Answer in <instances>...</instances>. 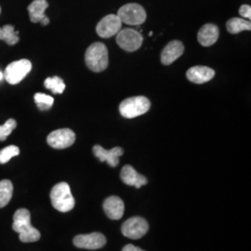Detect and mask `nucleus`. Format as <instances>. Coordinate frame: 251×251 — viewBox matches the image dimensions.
Returning <instances> with one entry per match:
<instances>
[{
  "mask_svg": "<svg viewBox=\"0 0 251 251\" xmlns=\"http://www.w3.org/2000/svg\"><path fill=\"white\" fill-rule=\"evenodd\" d=\"M47 142L54 149H65L75 144V134L70 128L57 129L48 136Z\"/></svg>",
  "mask_w": 251,
  "mask_h": 251,
  "instance_id": "obj_9",
  "label": "nucleus"
},
{
  "mask_svg": "<svg viewBox=\"0 0 251 251\" xmlns=\"http://www.w3.org/2000/svg\"><path fill=\"white\" fill-rule=\"evenodd\" d=\"M144 38L134 29L126 28L120 30L117 35V43L121 49L126 51L138 50L143 44Z\"/></svg>",
  "mask_w": 251,
  "mask_h": 251,
  "instance_id": "obj_7",
  "label": "nucleus"
},
{
  "mask_svg": "<svg viewBox=\"0 0 251 251\" xmlns=\"http://www.w3.org/2000/svg\"><path fill=\"white\" fill-rule=\"evenodd\" d=\"M34 99H35V102H36L37 107L39 108V110H41V111L50 110L53 105V98L50 95L44 94V93H40V92L36 93L34 96Z\"/></svg>",
  "mask_w": 251,
  "mask_h": 251,
  "instance_id": "obj_23",
  "label": "nucleus"
},
{
  "mask_svg": "<svg viewBox=\"0 0 251 251\" xmlns=\"http://www.w3.org/2000/svg\"><path fill=\"white\" fill-rule=\"evenodd\" d=\"M40 23H41V25H42L46 26V25H48L50 24V19L48 18V17L46 16L45 18L43 19Z\"/></svg>",
  "mask_w": 251,
  "mask_h": 251,
  "instance_id": "obj_28",
  "label": "nucleus"
},
{
  "mask_svg": "<svg viewBox=\"0 0 251 251\" xmlns=\"http://www.w3.org/2000/svg\"><path fill=\"white\" fill-rule=\"evenodd\" d=\"M46 89L51 90L54 94H62L65 90V84L59 76L48 77L44 82Z\"/></svg>",
  "mask_w": 251,
  "mask_h": 251,
  "instance_id": "obj_22",
  "label": "nucleus"
},
{
  "mask_svg": "<svg viewBox=\"0 0 251 251\" xmlns=\"http://www.w3.org/2000/svg\"><path fill=\"white\" fill-rule=\"evenodd\" d=\"M122 251H144V250H142V249H140V248H138V247H136L134 245H131V244H128V245H126L125 246L124 248H123V250Z\"/></svg>",
  "mask_w": 251,
  "mask_h": 251,
  "instance_id": "obj_27",
  "label": "nucleus"
},
{
  "mask_svg": "<svg viewBox=\"0 0 251 251\" xmlns=\"http://www.w3.org/2000/svg\"><path fill=\"white\" fill-rule=\"evenodd\" d=\"M50 200L54 208L60 212L72 210L75 204L70 186L66 182H60L54 186L50 192Z\"/></svg>",
  "mask_w": 251,
  "mask_h": 251,
  "instance_id": "obj_3",
  "label": "nucleus"
},
{
  "mask_svg": "<svg viewBox=\"0 0 251 251\" xmlns=\"http://www.w3.org/2000/svg\"><path fill=\"white\" fill-rule=\"evenodd\" d=\"M85 61L88 68L95 73L104 71L108 67V50L106 46L100 42L90 45L86 54Z\"/></svg>",
  "mask_w": 251,
  "mask_h": 251,
  "instance_id": "obj_2",
  "label": "nucleus"
},
{
  "mask_svg": "<svg viewBox=\"0 0 251 251\" xmlns=\"http://www.w3.org/2000/svg\"><path fill=\"white\" fill-rule=\"evenodd\" d=\"M3 77H4V75H3V73L0 72V81L3 79Z\"/></svg>",
  "mask_w": 251,
  "mask_h": 251,
  "instance_id": "obj_29",
  "label": "nucleus"
},
{
  "mask_svg": "<svg viewBox=\"0 0 251 251\" xmlns=\"http://www.w3.org/2000/svg\"><path fill=\"white\" fill-rule=\"evenodd\" d=\"M13 195V185L9 179L0 180V208L7 206Z\"/></svg>",
  "mask_w": 251,
  "mask_h": 251,
  "instance_id": "obj_20",
  "label": "nucleus"
},
{
  "mask_svg": "<svg viewBox=\"0 0 251 251\" xmlns=\"http://www.w3.org/2000/svg\"><path fill=\"white\" fill-rule=\"evenodd\" d=\"M149 230L147 221L142 217H132L126 220L121 227L123 235L130 239H140Z\"/></svg>",
  "mask_w": 251,
  "mask_h": 251,
  "instance_id": "obj_8",
  "label": "nucleus"
},
{
  "mask_svg": "<svg viewBox=\"0 0 251 251\" xmlns=\"http://www.w3.org/2000/svg\"><path fill=\"white\" fill-rule=\"evenodd\" d=\"M0 13H1V8H0Z\"/></svg>",
  "mask_w": 251,
  "mask_h": 251,
  "instance_id": "obj_30",
  "label": "nucleus"
},
{
  "mask_svg": "<svg viewBox=\"0 0 251 251\" xmlns=\"http://www.w3.org/2000/svg\"><path fill=\"white\" fill-rule=\"evenodd\" d=\"M103 209L108 218H110L111 220H120L123 217L125 210L124 202L118 197H110L104 200Z\"/></svg>",
  "mask_w": 251,
  "mask_h": 251,
  "instance_id": "obj_14",
  "label": "nucleus"
},
{
  "mask_svg": "<svg viewBox=\"0 0 251 251\" xmlns=\"http://www.w3.org/2000/svg\"><path fill=\"white\" fill-rule=\"evenodd\" d=\"M0 40H4L9 46L15 45L19 42V31L9 25L0 27Z\"/></svg>",
  "mask_w": 251,
  "mask_h": 251,
  "instance_id": "obj_21",
  "label": "nucleus"
},
{
  "mask_svg": "<svg viewBox=\"0 0 251 251\" xmlns=\"http://www.w3.org/2000/svg\"><path fill=\"white\" fill-rule=\"evenodd\" d=\"M32 70V63L26 59H23L9 63L4 72V78L10 85H16L23 80Z\"/></svg>",
  "mask_w": 251,
  "mask_h": 251,
  "instance_id": "obj_6",
  "label": "nucleus"
},
{
  "mask_svg": "<svg viewBox=\"0 0 251 251\" xmlns=\"http://www.w3.org/2000/svg\"><path fill=\"white\" fill-rule=\"evenodd\" d=\"M220 36L219 28L213 24H206L200 28L198 34V42L204 47L215 44Z\"/></svg>",
  "mask_w": 251,
  "mask_h": 251,
  "instance_id": "obj_17",
  "label": "nucleus"
},
{
  "mask_svg": "<svg viewBox=\"0 0 251 251\" xmlns=\"http://www.w3.org/2000/svg\"><path fill=\"white\" fill-rule=\"evenodd\" d=\"M151 107V101L144 96L124 100L119 105V112L126 118H134L144 115Z\"/></svg>",
  "mask_w": 251,
  "mask_h": 251,
  "instance_id": "obj_4",
  "label": "nucleus"
},
{
  "mask_svg": "<svg viewBox=\"0 0 251 251\" xmlns=\"http://www.w3.org/2000/svg\"><path fill=\"white\" fill-rule=\"evenodd\" d=\"M226 27L230 34L235 35L243 31H251V24L250 21L245 19L232 18L227 22Z\"/></svg>",
  "mask_w": 251,
  "mask_h": 251,
  "instance_id": "obj_19",
  "label": "nucleus"
},
{
  "mask_svg": "<svg viewBox=\"0 0 251 251\" xmlns=\"http://www.w3.org/2000/svg\"><path fill=\"white\" fill-rule=\"evenodd\" d=\"M16 126H17V122L12 118L7 120L4 125L0 126V141L1 142L5 141L8 138V136H9L10 133L16 128Z\"/></svg>",
  "mask_w": 251,
  "mask_h": 251,
  "instance_id": "obj_25",
  "label": "nucleus"
},
{
  "mask_svg": "<svg viewBox=\"0 0 251 251\" xmlns=\"http://www.w3.org/2000/svg\"><path fill=\"white\" fill-rule=\"evenodd\" d=\"M117 16L122 23L128 25H141L146 21V12L144 8L136 3H129L122 6Z\"/></svg>",
  "mask_w": 251,
  "mask_h": 251,
  "instance_id": "obj_5",
  "label": "nucleus"
},
{
  "mask_svg": "<svg viewBox=\"0 0 251 251\" xmlns=\"http://www.w3.org/2000/svg\"><path fill=\"white\" fill-rule=\"evenodd\" d=\"M49 8V3L47 0H34L28 6V12L32 23H40L45 18V10Z\"/></svg>",
  "mask_w": 251,
  "mask_h": 251,
  "instance_id": "obj_18",
  "label": "nucleus"
},
{
  "mask_svg": "<svg viewBox=\"0 0 251 251\" xmlns=\"http://www.w3.org/2000/svg\"><path fill=\"white\" fill-rule=\"evenodd\" d=\"M122 28V22L117 15L110 14L101 19L96 26V32L102 38L117 35Z\"/></svg>",
  "mask_w": 251,
  "mask_h": 251,
  "instance_id": "obj_11",
  "label": "nucleus"
},
{
  "mask_svg": "<svg viewBox=\"0 0 251 251\" xmlns=\"http://www.w3.org/2000/svg\"><path fill=\"white\" fill-rule=\"evenodd\" d=\"M20 153V149L15 145H9L0 151V164H6Z\"/></svg>",
  "mask_w": 251,
  "mask_h": 251,
  "instance_id": "obj_24",
  "label": "nucleus"
},
{
  "mask_svg": "<svg viewBox=\"0 0 251 251\" xmlns=\"http://www.w3.org/2000/svg\"><path fill=\"white\" fill-rule=\"evenodd\" d=\"M184 46L179 40L171 41L166 46L161 53V63L164 65H170L183 54Z\"/></svg>",
  "mask_w": 251,
  "mask_h": 251,
  "instance_id": "obj_15",
  "label": "nucleus"
},
{
  "mask_svg": "<svg viewBox=\"0 0 251 251\" xmlns=\"http://www.w3.org/2000/svg\"><path fill=\"white\" fill-rule=\"evenodd\" d=\"M106 244V237L100 233L78 234L74 238V245L76 248L95 251L101 249Z\"/></svg>",
  "mask_w": 251,
  "mask_h": 251,
  "instance_id": "obj_10",
  "label": "nucleus"
},
{
  "mask_svg": "<svg viewBox=\"0 0 251 251\" xmlns=\"http://www.w3.org/2000/svg\"><path fill=\"white\" fill-rule=\"evenodd\" d=\"M93 153L100 162H107L112 168H116L119 164V157L123 155L124 150L121 147H115L111 150H106L100 145L93 147Z\"/></svg>",
  "mask_w": 251,
  "mask_h": 251,
  "instance_id": "obj_12",
  "label": "nucleus"
},
{
  "mask_svg": "<svg viewBox=\"0 0 251 251\" xmlns=\"http://www.w3.org/2000/svg\"><path fill=\"white\" fill-rule=\"evenodd\" d=\"M239 14L244 18L251 19V7L250 5H242L239 9Z\"/></svg>",
  "mask_w": 251,
  "mask_h": 251,
  "instance_id": "obj_26",
  "label": "nucleus"
},
{
  "mask_svg": "<svg viewBox=\"0 0 251 251\" xmlns=\"http://www.w3.org/2000/svg\"><path fill=\"white\" fill-rule=\"evenodd\" d=\"M12 229L20 234L23 243L36 242L41 236L39 231L31 225V214L26 208H20L14 213Z\"/></svg>",
  "mask_w": 251,
  "mask_h": 251,
  "instance_id": "obj_1",
  "label": "nucleus"
},
{
  "mask_svg": "<svg viewBox=\"0 0 251 251\" xmlns=\"http://www.w3.org/2000/svg\"><path fill=\"white\" fill-rule=\"evenodd\" d=\"M186 76L195 84H203L211 80L215 76V71L206 66H194L190 68Z\"/></svg>",
  "mask_w": 251,
  "mask_h": 251,
  "instance_id": "obj_16",
  "label": "nucleus"
},
{
  "mask_svg": "<svg viewBox=\"0 0 251 251\" xmlns=\"http://www.w3.org/2000/svg\"><path fill=\"white\" fill-rule=\"evenodd\" d=\"M120 178L126 185L134 186L137 189L146 185L148 182V179H146V177L138 173L134 168L129 165H126L123 167L120 173Z\"/></svg>",
  "mask_w": 251,
  "mask_h": 251,
  "instance_id": "obj_13",
  "label": "nucleus"
}]
</instances>
